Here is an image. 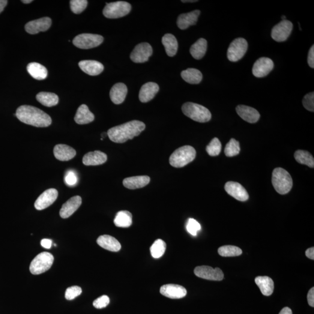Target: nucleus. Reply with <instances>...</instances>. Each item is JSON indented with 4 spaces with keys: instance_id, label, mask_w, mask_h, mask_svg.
I'll return each mask as SVG.
<instances>
[{
    "instance_id": "f257e3e1",
    "label": "nucleus",
    "mask_w": 314,
    "mask_h": 314,
    "mask_svg": "<svg viewBox=\"0 0 314 314\" xmlns=\"http://www.w3.org/2000/svg\"><path fill=\"white\" fill-rule=\"evenodd\" d=\"M145 128L146 125L143 122L134 120L110 129L107 134L112 142L123 143L139 136Z\"/></svg>"
},
{
    "instance_id": "f03ea898",
    "label": "nucleus",
    "mask_w": 314,
    "mask_h": 314,
    "mask_svg": "<svg viewBox=\"0 0 314 314\" xmlns=\"http://www.w3.org/2000/svg\"><path fill=\"white\" fill-rule=\"evenodd\" d=\"M18 119L23 123L38 128H46L52 124L50 116L43 111L31 106H20L17 110Z\"/></svg>"
},
{
    "instance_id": "7ed1b4c3",
    "label": "nucleus",
    "mask_w": 314,
    "mask_h": 314,
    "mask_svg": "<svg viewBox=\"0 0 314 314\" xmlns=\"http://www.w3.org/2000/svg\"><path fill=\"white\" fill-rule=\"evenodd\" d=\"M272 183L275 190L282 195L288 193L293 186L291 175L282 167H277L273 170Z\"/></svg>"
},
{
    "instance_id": "20e7f679",
    "label": "nucleus",
    "mask_w": 314,
    "mask_h": 314,
    "mask_svg": "<svg viewBox=\"0 0 314 314\" xmlns=\"http://www.w3.org/2000/svg\"><path fill=\"white\" fill-rule=\"evenodd\" d=\"M196 149L193 147L185 146L176 149L169 158L170 166L175 167H182L192 162L195 159Z\"/></svg>"
},
{
    "instance_id": "39448f33",
    "label": "nucleus",
    "mask_w": 314,
    "mask_h": 314,
    "mask_svg": "<svg viewBox=\"0 0 314 314\" xmlns=\"http://www.w3.org/2000/svg\"><path fill=\"white\" fill-rule=\"evenodd\" d=\"M182 112L193 121L204 123L211 120V113L204 106L193 103H185L182 107Z\"/></svg>"
},
{
    "instance_id": "423d86ee",
    "label": "nucleus",
    "mask_w": 314,
    "mask_h": 314,
    "mask_svg": "<svg viewBox=\"0 0 314 314\" xmlns=\"http://www.w3.org/2000/svg\"><path fill=\"white\" fill-rule=\"evenodd\" d=\"M54 256L49 252H43L33 259L29 270L33 275H40L49 270L54 262Z\"/></svg>"
},
{
    "instance_id": "0eeeda50",
    "label": "nucleus",
    "mask_w": 314,
    "mask_h": 314,
    "mask_svg": "<svg viewBox=\"0 0 314 314\" xmlns=\"http://www.w3.org/2000/svg\"><path fill=\"white\" fill-rule=\"evenodd\" d=\"M131 9L129 3L125 1L107 3L103 10V15L107 18H119L129 14Z\"/></svg>"
},
{
    "instance_id": "6e6552de",
    "label": "nucleus",
    "mask_w": 314,
    "mask_h": 314,
    "mask_svg": "<svg viewBox=\"0 0 314 314\" xmlns=\"http://www.w3.org/2000/svg\"><path fill=\"white\" fill-rule=\"evenodd\" d=\"M104 38L100 35L83 34L77 35L73 40V44L81 49H91L100 46Z\"/></svg>"
},
{
    "instance_id": "1a4fd4ad",
    "label": "nucleus",
    "mask_w": 314,
    "mask_h": 314,
    "mask_svg": "<svg viewBox=\"0 0 314 314\" xmlns=\"http://www.w3.org/2000/svg\"><path fill=\"white\" fill-rule=\"evenodd\" d=\"M248 43L243 38H238L233 40L228 49L227 56L230 61L237 62L243 57L246 53Z\"/></svg>"
},
{
    "instance_id": "9d476101",
    "label": "nucleus",
    "mask_w": 314,
    "mask_h": 314,
    "mask_svg": "<svg viewBox=\"0 0 314 314\" xmlns=\"http://www.w3.org/2000/svg\"><path fill=\"white\" fill-rule=\"evenodd\" d=\"M293 28L291 21L283 20L275 25L272 30L271 37L275 41H285L291 35Z\"/></svg>"
},
{
    "instance_id": "9b49d317",
    "label": "nucleus",
    "mask_w": 314,
    "mask_h": 314,
    "mask_svg": "<svg viewBox=\"0 0 314 314\" xmlns=\"http://www.w3.org/2000/svg\"><path fill=\"white\" fill-rule=\"evenodd\" d=\"M194 274L202 279L221 281L223 280L224 275L219 268H213L209 266H200L194 269Z\"/></svg>"
},
{
    "instance_id": "f8f14e48",
    "label": "nucleus",
    "mask_w": 314,
    "mask_h": 314,
    "mask_svg": "<svg viewBox=\"0 0 314 314\" xmlns=\"http://www.w3.org/2000/svg\"><path fill=\"white\" fill-rule=\"evenodd\" d=\"M152 48L148 43L137 44L130 55L131 61L135 63H144L148 61L152 55Z\"/></svg>"
},
{
    "instance_id": "ddd939ff",
    "label": "nucleus",
    "mask_w": 314,
    "mask_h": 314,
    "mask_svg": "<svg viewBox=\"0 0 314 314\" xmlns=\"http://www.w3.org/2000/svg\"><path fill=\"white\" fill-rule=\"evenodd\" d=\"M58 196V191L55 188H49L44 191L35 203V207L37 210H43L49 207L55 202Z\"/></svg>"
},
{
    "instance_id": "4468645a",
    "label": "nucleus",
    "mask_w": 314,
    "mask_h": 314,
    "mask_svg": "<svg viewBox=\"0 0 314 314\" xmlns=\"http://www.w3.org/2000/svg\"><path fill=\"white\" fill-rule=\"evenodd\" d=\"M274 67L272 59L267 57L260 58L254 63L253 74L257 77H264L271 73Z\"/></svg>"
},
{
    "instance_id": "2eb2a0df",
    "label": "nucleus",
    "mask_w": 314,
    "mask_h": 314,
    "mask_svg": "<svg viewBox=\"0 0 314 314\" xmlns=\"http://www.w3.org/2000/svg\"><path fill=\"white\" fill-rule=\"evenodd\" d=\"M225 189L229 194L240 202H246L249 198V194L245 188L238 182H228L225 185Z\"/></svg>"
},
{
    "instance_id": "dca6fc26",
    "label": "nucleus",
    "mask_w": 314,
    "mask_h": 314,
    "mask_svg": "<svg viewBox=\"0 0 314 314\" xmlns=\"http://www.w3.org/2000/svg\"><path fill=\"white\" fill-rule=\"evenodd\" d=\"M52 19L49 17L30 21L26 24L25 30L29 34L36 35L40 32H46L52 25Z\"/></svg>"
},
{
    "instance_id": "f3484780",
    "label": "nucleus",
    "mask_w": 314,
    "mask_h": 314,
    "mask_svg": "<svg viewBox=\"0 0 314 314\" xmlns=\"http://www.w3.org/2000/svg\"><path fill=\"white\" fill-rule=\"evenodd\" d=\"M160 293L167 298L179 299L184 298L186 296L187 291L184 287L181 285L167 284L161 287Z\"/></svg>"
},
{
    "instance_id": "a211bd4d",
    "label": "nucleus",
    "mask_w": 314,
    "mask_h": 314,
    "mask_svg": "<svg viewBox=\"0 0 314 314\" xmlns=\"http://www.w3.org/2000/svg\"><path fill=\"white\" fill-rule=\"evenodd\" d=\"M82 202V198L79 196L72 197L62 205L59 211L60 217L64 219L70 217L80 207Z\"/></svg>"
},
{
    "instance_id": "6ab92c4d",
    "label": "nucleus",
    "mask_w": 314,
    "mask_h": 314,
    "mask_svg": "<svg viewBox=\"0 0 314 314\" xmlns=\"http://www.w3.org/2000/svg\"><path fill=\"white\" fill-rule=\"evenodd\" d=\"M236 112L245 121L250 124L256 123L260 118L258 111L253 107L239 105L236 109Z\"/></svg>"
},
{
    "instance_id": "aec40b11",
    "label": "nucleus",
    "mask_w": 314,
    "mask_h": 314,
    "mask_svg": "<svg viewBox=\"0 0 314 314\" xmlns=\"http://www.w3.org/2000/svg\"><path fill=\"white\" fill-rule=\"evenodd\" d=\"M159 86L157 83L148 82L143 85L139 92V99L142 103H148L153 99L159 91Z\"/></svg>"
},
{
    "instance_id": "412c9836",
    "label": "nucleus",
    "mask_w": 314,
    "mask_h": 314,
    "mask_svg": "<svg viewBox=\"0 0 314 314\" xmlns=\"http://www.w3.org/2000/svg\"><path fill=\"white\" fill-rule=\"evenodd\" d=\"M79 66L84 73L91 76H97L103 73L104 66L100 62L94 60H83L79 62Z\"/></svg>"
},
{
    "instance_id": "4be33fe9",
    "label": "nucleus",
    "mask_w": 314,
    "mask_h": 314,
    "mask_svg": "<svg viewBox=\"0 0 314 314\" xmlns=\"http://www.w3.org/2000/svg\"><path fill=\"white\" fill-rule=\"evenodd\" d=\"M54 154L56 159L67 161L73 159L76 154L75 149L65 145H57L54 148Z\"/></svg>"
},
{
    "instance_id": "5701e85b",
    "label": "nucleus",
    "mask_w": 314,
    "mask_h": 314,
    "mask_svg": "<svg viewBox=\"0 0 314 314\" xmlns=\"http://www.w3.org/2000/svg\"><path fill=\"white\" fill-rule=\"evenodd\" d=\"M107 155L100 151L89 152L83 158V163L86 166L101 165L106 162Z\"/></svg>"
},
{
    "instance_id": "b1692460",
    "label": "nucleus",
    "mask_w": 314,
    "mask_h": 314,
    "mask_svg": "<svg viewBox=\"0 0 314 314\" xmlns=\"http://www.w3.org/2000/svg\"><path fill=\"white\" fill-rule=\"evenodd\" d=\"M128 93V88L124 83H118L112 86L110 92L111 100L115 104L124 102Z\"/></svg>"
},
{
    "instance_id": "393cba45",
    "label": "nucleus",
    "mask_w": 314,
    "mask_h": 314,
    "mask_svg": "<svg viewBox=\"0 0 314 314\" xmlns=\"http://www.w3.org/2000/svg\"><path fill=\"white\" fill-rule=\"evenodd\" d=\"M200 14V11L195 10L179 16L177 25L179 29L185 30L191 25H196Z\"/></svg>"
},
{
    "instance_id": "a878e982",
    "label": "nucleus",
    "mask_w": 314,
    "mask_h": 314,
    "mask_svg": "<svg viewBox=\"0 0 314 314\" xmlns=\"http://www.w3.org/2000/svg\"><path fill=\"white\" fill-rule=\"evenodd\" d=\"M97 243L103 249L112 252H118L121 249L120 243L111 236L106 235L100 236L97 239Z\"/></svg>"
},
{
    "instance_id": "bb28decb",
    "label": "nucleus",
    "mask_w": 314,
    "mask_h": 314,
    "mask_svg": "<svg viewBox=\"0 0 314 314\" xmlns=\"http://www.w3.org/2000/svg\"><path fill=\"white\" fill-rule=\"evenodd\" d=\"M149 182L150 178L148 176H137L125 178L123 181V185L129 189L134 190L145 187Z\"/></svg>"
},
{
    "instance_id": "cd10ccee",
    "label": "nucleus",
    "mask_w": 314,
    "mask_h": 314,
    "mask_svg": "<svg viewBox=\"0 0 314 314\" xmlns=\"http://www.w3.org/2000/svg\"><path fill=\"white\" fill-rule=\"evenodd\" d=\"M74 119L77 124H88L94 120V115L86 105L82 104L77 109Z\"/></svg>"
},
{
    "instance_id": "c85d7f7f",
    "label": "nucleus",
    "mask_w": 314,
    "mask_h": 314,
    "mask_svg": "<svg viewBox=\"0 0 314 314\" xmlns=\"http://www.w3.org/2000/svg\"><path fill=\"white\" fill-rule=\"evenodd\" d=\"M256 285L263 295L270 296L274 292V283L273 280L268 277H258L255 279Z\"/></svg>"
},
{
    "instance_id": "c756f323",
    "label": "nucleus",
    "mask_w": 314,
    "mask_h": 314,
    "mask_svg": "<svg viewBox=\"0 0 314 314\" xmlns=\"http://www.w3.org/2000/svg\"><path fill=\"white\" fill-rule=\"evenodd\" d=\"M27 71L35 79L44 80L48 75V71L46 67L37 62L30 63L27 66Z\"/></svg>"
},
{
    "instance_id": "7c9ffc66",
    "label": "nucleus",
    "mask_w": 314,
    "mask_h": 314,
    "mask_svg": "<svg viewBox=\"0 0 314 314\" xmlns=\"http://www.w3.org/2000/svg\"><path fill=\"white\" fill-rule=\"evenodd\" d=\"M207 49V41L204 38H200L190 47V52L196 59H201L205 55Z\"/></svg>"
},
{
    "instance_id": "2f4dec72",
    "label": "nucleus",
    "mask_w": 314,
    "mask_h": 314,
    "mask_svg": "<svg viewBox=\"0 0 314 314\" xmlns=\"http://www.w3.org/2000/svg\"><path fill=\"white\" fill-rule=\"evenodd\" d=\"M162 43L165 47L167 55L173 56L176 55L178 49V41L172 34H166L162 38Z\"/></svg>"
},
{
    "instance_id": "473e14b6",
    "label": "nucleus",
    "mask_w": 314,
    "mask_h": 314,
    "mask_svg": "<svg viewBox=\"0 0 314 314\" xmlns=\"http://www.w3.org/2000/svg\"><path fill=\"white\" fill-rule=\"evenodd\" d=\"M181 76L185 82L190 84H199L203 79L201 72L195 68H188L182 71Z\"/></svg>"
},
{
    "instance_id": "72a5a7b5",
    "label": "nucleus",
    "mask_w": 314,
    "mask_h": 314,
    "mask_svg": "<svg viewBox=\"0 0 314 314\" xmlns=\"http://www.w3.org/2000/svg\"><path fill=\"white\" fill-rule=\"evenodd\" d=\"M37 99L40 104L48 107L55 106L59 103L58 95L53 92H40L37 94Z\"/></svg>"
},
{
    "instance_id": "f704fd0d",
    "label": "nucleus",
    "mask_w": 314,
    "mask_h": 314,
    "mask_svg": "<svg viewBox=\"0 0 314 314\" xmlns=\"http://www.w3.org/2000/svg\"><path fill=\"white\" fill-rule=\"evenodd\" d=\"M113 222L119 228H129L132 224V215L128 211H119Z\"/></svg>"
},
{
    "instance_id": "c9c22d12",
    "label": "nucleus",
    "mask_w": 314,
    "mask_h": 314,
    "mask_svg": "<svg viewBox=\"0 0 314 314\" xmlns=\"http://www.w3.org/2000/svg\"><path fill=\"white\" fill-rule=\"evenodd\" d=\"M295 158L297 163L314 168V157L309 152L304 150L296 151L295 153Z\"/></svg>"
},
{
    "instance_id": "e433bc0d",
    "label": "nucleus",
    "mask_w": 314,
    "mask_h": 314,
    "mask_svg": "<svg viewBox=\"0 0 314 314\" xmlns=\"http://www.w3.org/2000/svg\"><path fill=\"white\" fill-rule=\"evenodd\" d=\"M166 242L161 239H157L152 244L150 247L151 256L154 259H159L166 252Z\"/></svg>"
},
{
    "instance_id": "4c0bfd02",
    "label": "nucleus",
    "mask_w": 314,
    "mask_h": 314,
    "mask_svg": "<svg viewBox=\"0 0 314 314\" xmlns=\"http://www.w3.org/2000/svg\"><path fill=\"white\" fill-rule=\"evenodd\" d=\"M218 252L222 257H236L241 255L242 250L235 246H223L219 248Z\"/></svg>"
},
{
    "instance_id": "58836bf2",
    "label": "nucleus",
    "mask_w": 314,
    "mask_h": 314,
    "mask_svg": "<svg viewBox=\"0 0 314 314\" xmlns=\"http://www.w3.org/2000/svg\"><path fill=\"white\" fill-rule=\"evenodd\" d=\"M226 156L229 157H235L240 153V148L239 142L235 139H231L227 143L225 148Z\"/></svg>"
},
{
    "instance_id": "ea45409f",
    "label": "nucleus",
    "mask_w": 314,
    "mask_h": 314,
    "mask_svg": "<svg viewBox=\"0 0 314 314\" xmlns=\"http://www.w3.org/2000/svg\"><path fill=\"white\" fill-rule=\"evenodd\" d=\"M221 149H222V145L220 140L215 137L206 148V151L210 156L215 157L220 154Z\"/></svg>"
},
{
    "instance_id": "a19ab883",
    "label": "nucleus",
    "mask_w": 314,
    "mask_h": 314,
    "mask_svg": "<svg viewBox=\"0 0 314 314\" xmlns=\"http://www.w3.org/2000/svg\"><path fill=\"white\" fill-rule=\"evenodd\" d=\"M88 1L86 0H71L70 1L71 9L74 13L79 14L85 10Z\"/></svg>"
},
{
    "instance_id": "79ce46f5",
    "label": "nucleus",
    "mask_w": 314,
    "mask_h": 314,
    "mask_svg": "<svg viewBox=\"0 0 314 314\" xmlns=\"http://www.w3.org/2000/svg\"><path fill=\"white\" fill-rule=\"evenodd\" d=\"M82 290L79 286H74L66 290L65 298L68 300H73L77 296L82 294Z\"/></svg>"
},
{
    "instance_id": "37998d69",
    "label": "nucleus",
    "mask_w": 314,
    "mask_h": 314,
    "mask_svg": "<svg viewBox=\"0 0 314 314\" xmlns=\"http://www.w3.org/2000/svg\"><path fill=\"white\" fill-rule=\"evenodd\" d=\"M186 229L190 234L196 236L197 232L201 230V225L196 220L193 219V218H190L187 222Z\"/></svg>"
},
{
    "instance_id": "c03bdc74",
    "label": "nucleus",
    "mask_w": 314,
    "mask_h": 314,
    "mask_svg": "<svg viewBox=\"0 0 314 314\" xmlns=\"http://www.w3.org/2000/svg\"><path fill=\"white\" fill-rule=\"evenodd\" d=\"M303 104L305 109L311 112L314 111V92H311L305 95L303 99Z\"/></svg>"
},
{
    "instance_id": "a18cd8bd",
    "label": "nucleus",
    "mask_w": 314,
    "mask_h": 314,
    "mask_svg": "<svg viewBox=\"0 0 314 314\" xmlns=\"http://www.w3.org/2000/svg\"><path fill=\"white\" fill-rule=\"evenodd\" d=\"M109 296L104 295L98 297L93 302V306L97 309H104L110 304Z\"/></svg>"
},
{
    "instance_id": "49530a36",
    "label": "nucleus",
    "mask_w": 314,
    "mask_h": 314,
    "mask_svg": "<svg viewBox=\"0 0 314 314\" xmlns=\"http://www.w3.org/2000/svg\"><path fill=\"white\" fill-rule=\"evenodd\" d=\"M65 182L66 184L68 185V186H73L75 185L77 182V177L76 173L73 171V170H69L66 173Z\"/></svg>"
},
{
    "instance_id": "de8ad7c7",
    "label": "nucleus",
    "mask_w": 314,
    "mask_h": 314,
    "mask_svg": "<svg viewBox=\"0 0 314 314\" xmlns=\"http://www.w3.org/2000/svg\"><path fill=\"white\" fill-rule=\"evenodd\" d=\"M308 63L311 68H314V46L311 47L308 55Z\"/></svg>"
},
{
    "instance_id": "09e8293b",
    "label": "nucleus",
    "mask_w": 314,
    "mask_h": 314,
    "mask_svg": "<svg viewBox=\"0 0 314 314\" xmlns=\"http://www.w3.org/2000/svg\"><path fill=\"white\" fill-rule=\"evenodd\" d=\"M308 303L311 307H314V288L311 289L307 295Z\"/></svg>"
},
{
    "instance_id": "8fccbe9b",
    "label": "nucleus",
    "mask_w": 314,
    "mask_h": 314,
    "mask_svg": "<svg viewBox=\"0 0 314 314\" xmlns=\"http://www.w3.org/2000/svg\"><path fill=\"white\" fill-rule=\"evenodd\" d=\"M52 240L49 239H44L40 242L41 246L46 249H50L52 247Z\"/></svg>"
},
{
    "instance_id": "3c124183",
    "label": "nucleus",
    "mask_w": 314,
    "mask_h": 314,
    "mask_svg": "<svg viewBox=\"0 0 314 314\" xmlns=\"http://www.w3.org/2000/svg\"><path fill=\"white\" fill-rule=\"evenodd\" d=\"M306 255L308 258L311 259H314V248L312 247L307 249L306 251Z\"/></svg>"
},
{
    "instance_id": "603ef678",
    "label": "nucleus",
    "mask_w": 314,
    "mask_h": 314,
    "mask_svg": "<svg viewBox=\"0 0 314 314\" xmlns=\"http://www.w3.org/2000/svg\"><path fill=\"white\" fill-rule=\"evenodd\" d=\"M279 314H293L292 311L289 307H285L281 310Z\"/></svg>"
},
{
    "instance_id": "864d4df0",
    "label": "nucleus",
    "mask_w": 314,
    "mask_h": 314,
    "mask_svg": "<svg viewBox=\"0 0 314 314\" xmlns=\"http://www.w3.org/2000/svg\"><path fill=\"white\" fill-rule=\"evenodd\" d=\"M7 3L8 1H6V0H0V13L4 10L6 5H7Z\"/></svg>"
},
{
    "instance_id": "5fc2aeb1",
    "label": "nucleus",
    "mask_w": 314,
    "mask_h": 314,
    "mask_svg": "<svg viewBox=\"0 0 314 314\" xmlns=\"http://www.w3.org/2000/svg\"><path fill=\"white\" fill-rule=\"evenodd\" d=\"M22 2H23L24 4H30V3H31L33 1H32V0H22Z\"/></svg>"
},
{
    "instance_id": "6e6d98bb",
    "label": "nucleus",
    "mask_w": 314,
    "mask_h": 314,
    "mask_svg": "<svg viewBox=\"0 0 314 314\" xmlns=\"http://www.w3.org/2000/svg\"><path fill=\"white\" fill-rule=\"evenodd\" d=\"M197 1H197V0H188V1H186H186H184V0H182V2H195Z\"/></svg>"
},
{
    "instance_id": "4d7b16f0",
    "label": "nucleus",
    "mask_w": 314,
    "mask_h": 314,
    "mask_svg": "<svg viewBox=\"0 0 314 314\" xmlns=\"http://www.w3.org/2000/svg\"><path fill=\"white\" fill-rule=\"evenodd\" d=\"M101 136H102L103 138H104V137H106L107 136H108L107 133H103Z\"/></svg>"
},
{
    "instance_id": "13d9d810",
    "label": "nucleus",
    "mask_w": 314,
    "mask_h": 314,
    "mask_svg": "<svg viewBox=\"0 0 314 314\" xmlns=\"http://www.w3.org/2000/svg\"><path fill=\"white\" fill-rule=\"evenodd\" d=\"M282 20H286V17L285 16H282Z\"/></svg>"
}]
</instances>
